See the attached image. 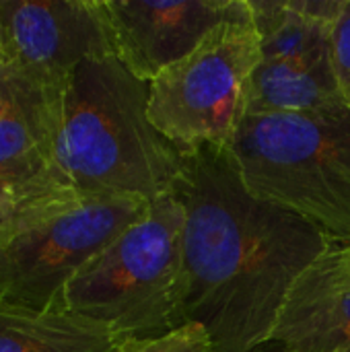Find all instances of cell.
Wrapping results in <instances>:
<instances>
[{"label":"cell","mask_w":350,"mask_h":352,"mask_svg":"<svg viewBox=\"0 0 350 352\" xmlns=\"http://www.w3.org/2000/svg\"><path fill=\"white\" fill-rule=\"evenodd\" d=\"M248 352H287V349L281 342L268 340V342H262V344H258L256 349H252V351Z\"/></svg>","instance_id":"obj_18"},{"label":"cell","mask_w":350,"mask_h":352,"mask_svg":"<svg viewBox=\"0 0 350 352\" xmlns=\"http://www.w3.org/2000/svg\"><path fill=\"white\" fill-rule=\"evenodd\" d=\"M2 64H8V62H6V54H4V47H2V39H0V66Z\"/></svg>","instance_id":"obj_19"},{"label":"cell","mask_w":350,"mask_h":352,"mask_svg":"<svg viewBox=\"0 0 350 352\" xmlns=\"http://www.w3.org/2000/svg\"><path fill=\"white\" fill-rule=\"evenodd\" d=\"M184 153L149 118V82L113 56L80 62L62 91L56 182L83 196L155 202L173 194Z\"/></svg>","instance_id":"obj_2"},{"label":"cell","mask_w":350,"mask_h":352,"mask_svg":"<svg viewBox=\"0 0 350 352\" xmlns=\"http://www.w3.org/2000/svg\"><path fill=\"white\" fill-rule=\"evenodd\" d=\"M349 107L342 99L330 47L301 60H262L252 76L245 116L307 113Z\"/></svg>","instance_id":"obj_11"},{"label":"cell","mask_w":350,"mask_h":352,"mask_svg":"<svg viewBox=\"0 0 350 352\" xmlns=\"http://www.w3.org/2000/svg\"><path fill=\"white\" fill-rule=\"evenodd\" d=\"M12 70V95L0 111V175L58 184L54 175V148L66 82L52 85L14 66Z\"/></svg>","instance_id":"obj_10"},{"label":"cell","mask_w":350,"mask_h":352,"mask_svg":"<svg viewBox=\"0 0 350 352\" xmlns=\"http://www.w3.org/2000/svg\"><path fill=\"white\" fill-rule=\"evenodd\" d=\"M330 56L342 99L350 109V0H344V8L334 25L330 39Z\"/></svg>","instance_id":"obj_16"},{"label":"cell","mask_w":350,"mask_h":352,"mask_svg":"<svg viewBox=\"0 0 350 352\" xmlns=\"http://www.w3.org/2000/svg\"><path fill=\"white\" fill-rule=\"evenodd\" d=\"M113 352H215V346L202 326L186 324L159 338L122 342Z\"/></svg>","instance_id":"obj_15"},{"label":"cell","mask_w":350,"mask_h":352,"mask_svg":"<svg viewBox=\"0 0 350 352\" xmlns=\"http://www.w3.org/2000/svg\"><path fill=\"white\" fill-rule=\"evenodd\" d=\"M184 208L175 194L146 208L66 287L62 307L107 326L122 342L175 330Z\"/></svg>","instance_id":"obj_4"},{"label":"cell","mask_w":350,"mask_h":352,"mask_svg":"<svg viewBox=\"0 0 350 352\" xmlns=\"http://www.w3.org/2000/svg\"><path fill=\"white\" fill-rule=\"evenodd\" d=\"M173 194L184 208L175 330L202 326L215 352L268 342L293 285L334 241L250 194L229 146L184 153Z\"/></svg>","instance_id":"obj_1"},{"label":"cell","mask_w":350,"mask_h":352,"mask_svg":"<svg viewBox=\"0 0 350 352\" xmlns=\"http://www.w3.org/2000/svg\"><path fill=\"white\" fill-rule=\"evenodd\" d=\"M260 62V35L248 8L215 27L192 54L149 85L153 126L182 153L204 144L229 146L245 118Z\"/></svg>","instance_id":"obj_6"},{"label":"cell","mask_w":350,"mask_h":352,"mask_svg":"<svg viewBox=\"0 0 350 352\" xmlns=\"http://www.w3.org/2000/svg\"><path fill=\"white\" fill-rule=\"evenodd\" d=\"M270 340L287 352H350V250L332 243L293 285Z\"/></svg>","instance_id":"obj_9"},{"label":"cell","mask_w":350,"mask_h":352,"mask_svg":"<svg viewBox=\"0 0 350 352\" xmlns=\"http://www.w3.org/2000/svg\"><path fill=\"white\" fill-rule=\"evenodd\" d=\"M0 39L10 66L52 85L113 56L101 0H0Z\"/></svg>","instance_id":"obj_7"},{"label":"cell","mask_w":350,"mask_h":352,"mask_svg":"<svg viewBox=\"0 0 350 352\" xmlns=\"http://www.w3.org/2000/svg\"><path fill=\"white\" fill-rule=\"evenodd\" d=\"M111 52L136 78L153 82L192 54L221 23L243 14L248 0H101Z\"/></svg>","instance_id":"obj_8"},{"label":"cell","mask_w":350,"mask_h":352,"mask_svg":"<svg viewBox=\"0 0 350 352\" xmlns=\"http://www.w3.org/2000/svg\"><path fill=\"white\" fill-rule=\"evenodd\" d=\"M349 250H350V243H349Z\"/></svg>","instance_id":"obj_20"},{"label":"cell","mask_w":350,"mask_h":352,"mask_svg":"<svg viewBox=\"0 0 350 352\" xmlns=\"http://www.w3.org/2000/svg\"><path fill=\"white\" fill-rule=\"evenodd\" d=\"M262 60H301L330 47L344 0H248Z\"/></svg>","instance_id":"obj_12"},{"label":"cell","mask_w":350,"mask_h":352,"mask_svg":"<svg viewBox=\"0 0 350 352\" xmlns=\"http://www.w3.org/2000/svg\"><path fill=\"white\" fill-rule=\"evenodd\" d=\"M149 206L151 202L140 198L76 196L2 231L0 307L64 309L62 295L68 283Z\"/></svg>","instance_id":"obj_5"},{"label":"cell","mask_w":350,"mask_h":352,"mask_svg":"<svg viewBox=\"0 0 350 352\" xmlns=\"http://www.w3.org/2000/svg\"><path fill=\"white\" fill-rule=\"evenodd\" d=\"M12 87H14V70L10 64H2L0 66V111L8 103L12 95Z\"/></svg>","instance_id":"obj_17"},{"label":"cell","mask_w":350,"mask_h":352,"mask_svg":"<svg viewBox=\"0 0 350 352\" xmlns=\"http://www.w3.org/2000/svg\"><path fill=\"white\" fill-rule=\"evenodd\" d=\"M120 344L107 326L66 309L0 307V352H113Z\"/></svg>","instance_id":"obj_13"},{"label":"cell","mask_w":350,"mask_h":352,"mask_svg":"<svg viewBox=\"0 0 350 352\" xmlns=\"http://www.w3.org/2000/svg\"><path fill=\"white\" fill-rule=\"evenodd\" d=\"M76 196L54 182H27L0 175V233L25 223L45 206Z\"/></svg>","instance_id":"obj_14"},{"label":"cell","mask_w":350,"mask_h":352,"mask_svg":"<svg viewBox=\"0 0 350 352\" xmlns=\"http://www.w3.org/2000/svg\"><path fill=\"white\" fill-rule=\"evenodd\" d=\"M256 198L350 243V109L245 116L229 144Z\"/></svg>","instance_id":"obj_3"}]
</instances>
